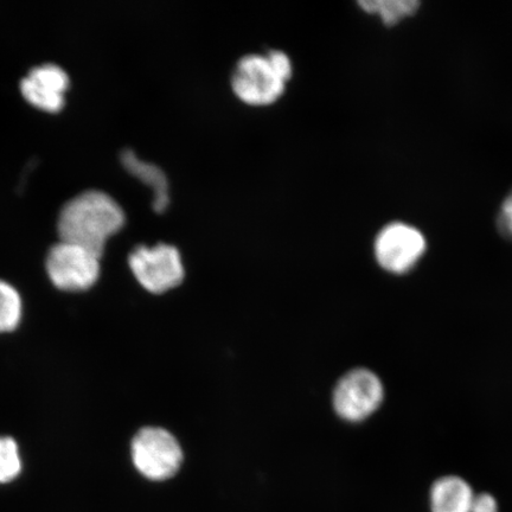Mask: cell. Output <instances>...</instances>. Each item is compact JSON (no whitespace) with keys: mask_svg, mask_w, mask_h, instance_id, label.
<instances>
[{"mask_svg":"<svg viewBox=\"0 0 512 512\" xmlns=\"http://www.w3.org/2000/svg\"><path fill=\"white\" fill-rule=\"evenodd\" d=\"M125 221L124 210L113 197L88 190L64 204L57 230L61 241L85 247L101 258L107 240L124 227Z\"/></svg>","mask_w":512,"mask_h":512,"instance_id":"1","label":"cell"},{"mask_svg":"<svg viewBox=\"0 0 512 512\" xmlns=\"http://www.w3.org/2000/svg\"><path fill=\"white\" fill-rule=\"evenodd\" d=\"M287 82L267 54L241 57L230 79L236 98L243 104L255 107L275 104L284 95Z\"/></svg>","mask_w":512,"mask_h":512,"instance_id":"2","label":"cell"},{"mask_svg":"<svg viewBox=\"0 0 512 512\" xmlns=\"http://www.w3.org/2000/svg\"><path fill=\"white\" fill-rule=\"evenodd\" d=\"M132 459L144 477L160 482L181 469L183 452L174 435L163 428L147 427L132 441Z\"/></svg>","mask_w":512,"mask_h":512,"instance_id":"3","label":"cell"},{"mask_svg":"<svg viewBox=\"0 0 512 512\" xmlns=\"http://www.w3.org/2000/svg\"><path fill=\"white\" fill-rule=\"evenodd\" d=\"M128 265L139 284L152 293L170 291L184 279L181 253L166 243L134 248L128 258Z\"/></svg>","mask_w":512,"mask_h":512,"instance_id":"4","label":"cell"},{"mask_svg":"<svg viewBox=\"0 0 512 512\" xmlns=\"http://www.w3.org/2000/svg\"><path fill=\"white\" fill-rule=\"evenodd\" d=\"M47 271L60 290L85 291L99 278L100 256L75 243L60 241L50 248Z\"/></svg>","mask_w":512,"mask_h":512,"instance_id":"5","label":"cell"},{"mask_svg":"<svg viewBox=\"0 0 512 512\" xmlns=\"http://www.w3.org/2000/svg\"><path fill=\"white\" fill-rule=\"evenodd\" d=\"M426 249L427 242L420 230L401 222L384 227L374 243L377 264L396 275L411 272Z\"/></svg>","mask_w":512,"mask_h":512,"instance_id":"6","label":"cell"},{"mask_svg":"<svg viewBox=\"0 0 512 512\" xmlns=\"http://www.w3.org/2000/svg\"><path fill=\"white\" fill-rule=\"evenodd\" d=\"M384 387L373 371L358 368L339 380L334 393V407L342 419L360 422L373 415L382 405Z\"/></svg>","mask_w":512,"mask_h":512,"instance_id":"7","label":"cell"},{"mask_svg":"<svg viewBox=\"0 0 512 512\" xmlns=\"http://www.w3.org/2000/svg\"><path fill=\"white\" fill-rule=\"evenodd\" d=\"M70 85L66 70L54 63L30 70L21 82V92L32 106L49 113L60 112Z\"/></svg>","mask_w":512,"mask_h":512,"instance_id":"8","label":"cell"},{"mask_svg":"<svg viewBox=\"0 0 512 512\" xmlns=\"http://www.w3.org/2000/svg\"><path fill=\"white\" fill-rule=\"evenodd\" d=\"M121 164L128 174L136 177L152 192V208L157 214H164L170 206V184L165 172L156 164L140 159L136 152L126 149L120 155Z\"/></svg>","mask_w":512,"mask_h":512,"instance_id":"9","label":"cell"},{"mask_svg":"<svg viewBox=\"0 0 512 512\" xmlns=\"http://www.w3.org/2000/svg\"><path fill=\"white\" fill-rule=\"evenodd\" d=\"M475 496L464 478L454 475L440 477L430 491L431 511L471 512Z\"/></svg>","mask_w":512,"mask_h":512,"instance_id":"10","label":"cell"},{"mask_svg":"<svg viewBox=\"0 0 512 512\" xmlns=\"http://www.w3.org/2000/svg\"><path fill=\"white\" fill-rule=\"evenodd\" d=\"M358 5L368 14L380 16L387 27H392L403 18L414 15L420 3L416 0H362Z\"/></svg>","mask_w":512,"mask_h":512,"instance_id":"11","label":"cell"},{"mask_svg":"<svg viewBox=\"0 0 512 512\" xmlns=\"http://www.w3.org/2000/svg\"><path fill=\"white\" fill-rule=\"evenodd\" d=\"M22 300L10 284L0 280V332L15 330L21 322Z\"/></svg>","mask_w":512,"mask_h":512,"instance_id":"12","label":"cell"},{"mask_svg":"<svg viewBox=\"0 0 512 512\" xmlns=\"http://www.w3.org/2000/svg\"><path fill=\"white\" fill-rule=\"evenodd\" d=\"M22 470L16 441L11 438H0V483H9Z\"/></svg>","mask_w":512,"mask_h":512,"instance_id":"13","label":"cell"},{"mask_svg":"<svg viewBox=\"0 0 512 512\" xmlns=\"http://www.w3.org/2000/svg\"><path fill=\"white\" fill-rule=\"evenodd\" d=\"M497 224L504 238L512 240V191L510 195L505 198L501 213L498 215Z\"/></svg>","mask_w":512,"mask_h":512,"instance_id":"14","label":"cell"},{"mask_svg":"<svg viewBox=\"0 0 512 512\" xmlns=\"http://www.w3.org/2000/svg\"><path fill=\"white\" fill-rule=\"evenodd\" d=\"M471 512H498L496 498L490 494H479L475 496Z\"/></svg>","mask_w":512,"mask_h":512,"instance_id":"15","label":"cell"}]
</instances>
